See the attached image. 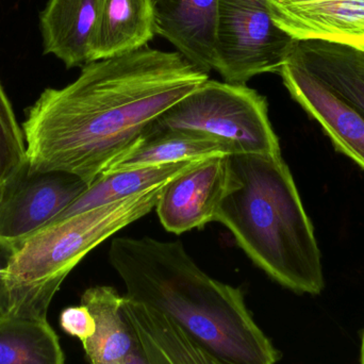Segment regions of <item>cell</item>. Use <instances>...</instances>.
I'll return each mask as SVG.
<instances>
[{
  "label": "cell",
  "instance_id": "1",
  "mask_svg": "<svg viewBox=\"0 0 364 364\" xmlns=\"http://www.w3.org/2000/svg\"><path fill=\"white\" fill-rule=\"evenodd\" d=\"M208 79L178 51L149 46L85 64L74 82L45 90L26 110L29 168L90 186Z\"/></svg>",
  "mask_w": 364,
  "mask_h": 364
},
{
  "label": "cell",
  "instance_id": "2",
  "mask_svg": "<svg viewBox=\"0 0 364 364\" xmlns=\"http://www.w3.org/2000/svg\"><path fill=\"white\" fill-rule=\"evenodd\" d=\"M109 260L126 296L161 312L222 363L276 364L282 358L243 292L210 277L181 242L115 237Z\"/></svg>",
  "mask_w": 364,
  "mask_h": 364
},
{
  "label": "cell",
  "instance_id": "3",
  "mask_svg": "<svg viewBox=\"0 0 364 364\" xmlns=\"http://www.w3.org/2000/svg\"><path fill=\"white\" fill-rule=\"evenodd\" d=\"M228 164V188L214 222L272 279L299 294H320L322 255L282 155L237 154Z\"/></svg>",
  "mask_w": 364,
  "mask_h": 364
},
{
  "label": "cell",
  "instance_id": "4",
  "mask_svg": "<svg viewBox=\"0 0 364 364\" xmlns=\"http://www.w3.org/2000/svg\"><path fill=\"white\" fill-rule=\"evenodd\" d=\"M164 186L51 223L16 243L8 271L10 314L47 318L68 274L102 242L153 211Z\"/></svg>",
  "mask_w": 364,
  "mask_h": 364
},
{
  "label": "cell",
  "instance_id": "5",
  "mask_svg": "<svg viewBox=\"0 0 364 364\" xmlns=\"http://www.w3.org/2000/svg\"><path fill=\"white\" fill-rule=\"evenodd\" d=\"M211 136L237 154L282 155L267 98L246 85L208 79L151 126Z\"/></svg>",
  "mask_w": 364,
  "mask_h": 364
},
{
  "label": "cell",
  "instance_id": "6",
  "mask_svg": "<svg viewBox=\"0 0 364 364\" xmlns=\"http://www.w3.org/2000/svg\"><path fill=\"white\" fill-rule=\"evenodd\" d=\"M295 44L264 0H218L213 70L225 82L246 85L258 75H279Z\"/></svg>",
  "mask_w": 364,
  "mask_h": 364
},
{
  "label": "cell",
  "instance_id": "7",
  "mask_svg": "<svg viewBox=\"0 0 364 364\" xmlns=\"http://www.w3.org/2000/svg\"><path fill=\"white\" fill-rule=\"evenodd\" d=\"M85 181L62 172H38L25 166L6 182L0 205V237L18 243L55 220L87 188Z\"/></svg>",
  "mask_w": 364,
  "mask_h": 364
},
{
  "label": "cell",
  "instance_id": "8",
  "mask_svg": "<svg viewBox=\"0 0 364 364\" xmlns=\"http://www.w3.org/2000/svg\"><path fill=\"white\" fill-rule=\"evenodd\" d=\"M229 182L228 156L205 158L164 184L156 210L162 226L175 235L215 220Z\"/></svg>",
  "mask_w": 364,
  "mask_h": 364
},
{
  "label": "cell",
  "instance_id": "9",
  "mask_svg": "<svg viewBox=\"0 0 364 364\" xmlns=\"http://www.w3.org/2000/svg\"><path fill=\"white\" fill-rule=\"evenodd\" d=\"M295 41H321L364 53V0H264Z\"/></svg>",
  "mask_w": 364,
  "mask_h": 364
},
{
  "label": "cell",
  "instance_id": "10",
  "mask_svg": "<svg viewBox=\"0 0 364 364\" xmlns=\"http://www.w3.org/2000/svg\"><path fill=\"white\" fill-rule=\"evenodd\" d=\"M293 100L320 124L337 151L364 170V117L291 59L279 72Z\"/></svg>",
  "mask_w": 364,
  "mask_h": 364
},
{
  "label": "cell",
  "instance_id": "11",
  "mask_svg": "<svg viewBox=\"0 0 364 364\" xmlns=\"http://www.w3.org/2000/svg\"><path fill=\"white\" fill-rule=\"evenodd\" d=\"M156 34L199 70H213L218 0H151Z\"/></svg>",
  "mask_w": 364,
  "mask_h": 364
},
{
  "label": "cell",
  "instance_id": "12",
  "mask_svg": "<svg viewBox=\"0 0 364 364\" xmlns=\"http://www.w3.org/2000/svg\"><path fill=\"white\" fill-rule=\"evenodd\" d=\"M124 296V314L149 363L226 364L210 354L161 312Z\"/></svg>",
  "mask_w": 364,
  "mask_h": 364
},
{
  "label": "cell",
  "instance_id": "13",
  "mask_svg": "<svg viewBox=\"0 0 364 364\" xmlns=\"http://www.w3.org/2000/svg\"><path fill=\"white\" fill-rule=\"evenodd\" d=\"M155 34L151 0H97L90 63L138 50Z\"/></svg>",
  "mask_w": 364,
  "mask_h": 364
},
{
  "label": "cell",
  "instance_id": "14",
  "mask_svg": "<svg viewBox=\"0 0 364 364\" xmlns=\"http://www.w3.org/2000/svg\"><path fill=\"white\" fill-rule=\"evenodd\" d=\"M97 0H48L40 14L44 55H53L66 68L90 63Z\"/></svg>",
  "mask_w": 364,
  "mask_h": 364
},
{
  "label": "cell",
  "instance_id": "15",
  "mask_svg": "<svg viewBox=\"0 0 364 364\" xmlns=\"http://www.w3.org/2000/svg\"><path fill=\"white\" fill-rule=\"evenodd\" d=\"M289 59L305 68L364 117V53L321 41H296Z\"/></svg>",
  "mask_w": 364,
  "mask_h": 364
},
{
  "label": "cell",
  "instance_id": "16",
  "mask_svg": "<svg viewBox=\"0 0 364 364\" xmlns=\"http://www.w3.org/2000/svg\"><path fill=\"white\" fill-rule=\"evenodd\" d=\"M125 296L114 288L97 286L81 296L95 320V333L83 342V350L91 364H123L136 348V339L124 314Z\"/></svg>",
  "mask_w": 364,
  "mask_h": 364
},
{
  "label": "cell",
  "instance_id": "17",
  "mask_svg": "<svg viewBox=\"0 0 364 364\" xmlns=\"http://www.w3.org/2000/svg\"><path fill=\"white\" fill-rule=\"evenodd\" d=\"M230 155H235L232 147L211 136L151 127L106 173Z\"/></svg>",
  "mask_w": 364,
  "mask_h": 364
},
{
  "label": "cell",
  "instance_id": "18",
  "mask_svg": "<svg viewBox=\"0 0 364 364\" xmlns=\"http://www.w3.org/2000/svg\"><path fill=\"white\" fill-rule=\"evenodd\" d=\"M201 160L203 159L105 173L51 223L168 183Z\"/></svg>",
  "mask_w": 364,
  "mask_h": 364
},
{
  "label": "cell",
  "instance_id": "19",
  "mask_svg": "<svg viewBox=\"0 0 364 364\" xmlns=\"http://www.w3.org/2000/svg\"><path fill=\"white\" fill-rule=\"evenodd\" d=\"M0 364H65L59 338L47 318H0Z\"/></svg>",
  "mask_w": 364,
  "mask_h": 364
},
{
  "label": "cell",
  "instance_id": "20",
  "mask_svg": "<svg viewBox=\"0 0 364 364\" xmlns=\"http://www.w3.org/2000/svg\"><path fill=\"white\" fill-rule=\"evenodd\" d=\"M27 162L23 129L0 83V179L8 182Z\"/></svg>",
  "mask_w": 364,
  "mask_h": 364
},
{
  "label": "cell",
  "instance_id": "21",
  "mask_svg": "<svg viewBox=\"0 0 364 364\" xmlns=\"http://www.w3.org/2000/svg\"><path fill=\"white\" fill-rule=\"evenodd\" d=\"M60 326L64 333L80 340L87 341L95 333V320L85 306H72L65 308L60 314Z\"/></svg>",
  "mask_w": 364,
  "mask_h": 364
},
{
  "label": "cell",
  "instance_id": "22",
  "mask_svg": "<svg viewBox=\"0 0 364 364\" xmlns=\"http://www.w3.org/2000/svg\"><path fill=\"white\" fill-rule=\"evenodd\" d=\"M16 244L0 237V318L12 311V299L9 290L8 271Z\"/></svg>",
  "mask_w": 364,
  "mask_h": 364
},
{
  "label": "cell",
  "instance_id": "23",
  "mask_svg": "<svg viewBox=\"0 0 364 364\" xmlns=\"http://www.w3.org/2000/svg\"><path fill=\"white\" fill-rule=\"evenodd\" d=\"M123 364H151L147 360L146 357L143 354L142 350H140V348L138 346V343H136V348H134V352L129 355V356L126 358V360L124 361Z\"/></svg>",
  "mask_w": 364,
  "mask_h": 364
},
{
  "label": "cell",
  "instance_id": "24",
  "mask_svg": "<svg viewBox=\"0 0 364 364\" xmlns=\"http://www.w3.org/2000/svg\"><path fill=\"white\" fill-rule=\"evenodd\" d=\"M4 190H6V182L0 179V205H1L2 199H4Z\"/></svg>",
  "mask_w": 364,
  "mask_h": 364
},
{
  "label": "cell",
  "instance_id": "25",
  "mask_svg": "<svg viewBox=\"0 0 364 364\" xmlns=\"http://www.w3.org/2000/svg\"><path fill=\"white\" fill-rule=\"evenodd\" d=\"M360 364H364V329L361 336Z\"/></svg>",
  "mask_w": 364,
  "mask_h": 364
}]
</instances>
